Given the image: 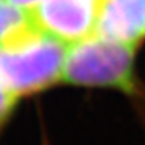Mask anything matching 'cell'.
Wrapping results in <instances>:
<instances>
[{
	"label": "cell",
	"mask_w": 145,
	"mask_h": 145,
	"mask_svg": "<svg viewBox=\"0 0 145 145\" xmlns=\"http://www.w3.org/2000/svg\"><path fill=\"white\" fill-rule=\"evenodd\" d=\"M40 30L31 13L8 0H0V48L14 47Z\"/></svg>",
	"instance_id": "cell-5"
},
{
	"label": "cell",
	"mask_w": 145,
	"mask_h": 145,
	"mask_svg": "<svg viewBox=\"0 0 145 145\" xmlns=\"http://www.w3.org/2000/svg\"><path fill=\"white\" fill-rule=\"evenodd\" d=\"M95 34L137 45L145 38V0H103Z\"/></svg>",
	"instance_id": "cell-4"
},
{
	"label": "cell",
	"mask_w": 145,
	"mask_h": 145,
	"mask_svg": "<svg viewBox=\"0 0 145 145\" xmlns=\"http://www.w3.org/2000/svg\"><path fill=\"white\" fill-rule=\"evenodd\" d=\"M103 0H42L31 16L35 24L63 42H76L95 34Z\"/></svg>",
	"instance_id": "cell-3"
},
{
	"label": "cell",
	"mask_w": 145,
	"mask_h": 145,
	"mask_svg": "<svg viewBox=\"0 0 145 145\" xmlns=\"http://www.w3.org/2000/svg\"><path fill=\"white\" fill-rule=\"evenodd\" d=\"M17 101H18V96L16 93H13L6 86L3 79L0 78V131L7 124L8 118L11 117L13 111L16 110Z\"/></svg>",
	"instance_id": "cell-6"
},
{
	"label": "cell",
	"mask_w": 145,
	"mask_h": 145,
	"mask_svg": "<svg viewBox=\"0 0 145 145\" xmlns=\"http://www.w3.org/2000/svg\"><path fill=\"white\" fill-rule=\"evenodd\" d=\"M68 48L40 30L14 47L0 48V78L18 97L41 92L62 80Z\"/></svg>",
	"instance_id": "cell-2"
},
{
	"label": "cell",
	"mask_w": 145,
	"mask_h": 145,
	"mask_svg": "<svg viewBox=\"0 0 145 145\" xmlns=\"http://www.w3.org/2000/svg\"><path fill=\"white\" fill-rule=\"evenodd\" d=\"M134 58L135 45L92 34L68 48L62 82L137 95Z\"/></svg>",
	"instance_id": "cell-1"
},
{
	"label": "cell",
	"mask_w": 145,
	"mask_h": 145,
	"mask_svg": "<svg viewBox=\"0 0 145 145\" xmlns=\"http://www.w3.org/2000/svg\"><path fill=\"white\" fill-rule=\"evenodd\" d=\"M8 1L13 3L14 6H17V7H20V8L28 11V13H31L42 0H8Z\"/></svg>",
	"instance_id": "cell-7"
}]
</instances>
